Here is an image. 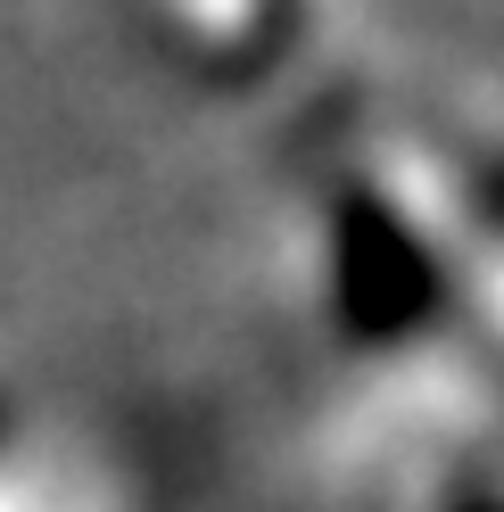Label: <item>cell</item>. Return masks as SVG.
I'll use <instances>...</instances> for the list:
<instances>
[{"label":"cell","mask_w":504,"mask_h":512,"mask_svg":"<svg viewBox=\"0 0 504 512\" xmlns=\"http://www.w3.org/2000/svg\"><path fill=\"white\" fill-rule=\"evenodd\" d=\"M149 34L199 83H257L298 50L306 0H141Z\"/></svg>","instance_id":"6da1fadb"},{"label":"cell","mask_w":504,"mask_h":512,"mask_svg":"<svg viewBox=\"0 0 504 512\" xmlns=\"http://www.w3.org/2000/svg\"><path fill=\"white\" fill-rule=\"evenodd\" d=\"M438 339H447L455 364L504 405V207L488 215V232L471 240V256H463L455 298H447V331Z\"/></svg>","instance_id":"7a4b0ae2"}]
</instances>
